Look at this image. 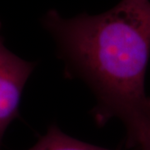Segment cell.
<instances>
[{"label": "cell", "mask_w": 150, "mask_h": 150, "mask_svg": "<svg viewBox=\"0 0 150 150\" xmlns=\"http://www.w3.org/2000/svg\"><path fill=\"white\" fill-rule=\"evenodd\" d=\"M56 44L66 77L95 97L92 114L99 126L123 123L130 144L150 129L145 77L150 56V1L120 0L104 13L64 18L51 9L42 19Z\"/></svg>", "instance_id": "cell-1"}, {"label": "cell", "mask_w": 150, "mask_h": 150, "mask_svg": "<svg viewBox=\"0 0 150 150\" xmlns=\"http://www.w3.org/2000/svg\"><path fill=\"white\" fill-rule=\"evenodd\" d=\"M129 146L136 148L137 150H150V129L139 134Z\"/></svg>", "instance_id": "cell-4"}, {"label": "cell", "mask_w": 150, "mask_h": 150, "mask_svg": "<svg viewBox=\"0 0 150 150\" xmlns=\"http://www.w3.org/2000/svg\"><path fill=\"white\" fill-rule=\"evenodd\" d=\"M35 66L7 48L0 23V148L8 127L18 117L23 91Z\"/></svg>", "instance_id": "cell-2"}, {"label": "cell", "mask_w": 150, "mask_h": 150, "mask_svg": "<svg viewBox=\"0 0 150 150\" xmlns=\"http://www.w3.org/2000/svg\"><path fill=\"white\" fill-rule=\"evenodd\" d=\"M27 150H112L90 144L66 134L55 124Z\"/></svg>", "instance_id": "cell-3"}]
</instances>
